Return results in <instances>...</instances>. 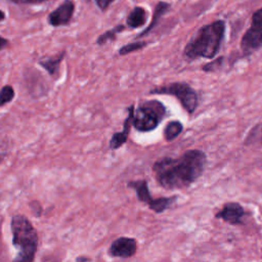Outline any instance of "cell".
I'll list each match as a JSON object with an SVG mask.
<instances>
[{"label":"cell","instance_id":"obj_2","mask_svg":"<svg viewBox=\"0 0 262 262\" xmlns=\"http://www.w3.org/2000/svg\"><path fill=\"white\" fill-rule=\"evenodd\" d=\"M224 33L225 24L220 19L202 27L186 44L184 55L189 59L215 57L219 52Z\"/></svg>","mask_w":262,"mask_h":262},{"label":"cell","instance_id":"obj_8","mask_svg":"<svg viewBox=\"0 0 262 262\" xmlns=\"http://www.w3.org/2000/svg\"><path fill=\"white\" fill-rule=\"evenodd\" d=\"M137 249L136 239L121 236L113 242L110 247V255L119 258H130L135 255Z\"/></svg>","mask_w":262,"mask_h":262},{"label":"cell","instance_id":"obj_3","mask_svg":"<svg viewBox=\"0 0 262 262\" xmlns=\"http://www.w3.org/2000/svg\"><path fill=\"white\" fill-rule=\"evenodd\" d=\"M10 228L12 245L17 250V255L12 262H33L38 247V233L31 221L24 215L11 218Z\"/></svg>","mask_w":262,"mask_h":262},{"label":"cell","instance_id":"obj_7","mask_svg":"<svg viewBox=\"0 0 262 262\" xmlns=\"http://www.w3.org/2000/svg\"><path fill=\"white\" fill-rule=\"evenodd\" d=\"M245 214L246 212L242 205L235 202H230L225 204L223 208L215 214V217L231 225H237L243 222Z\"/></svg>","mask_w":262,"mask_h":262},{"label":"cell","instance_id":"obj_22","mask_svg":"<svg viewBox=\"0 0 262 262\" xmlns=\"http://www.w3.org/2000/svg\"><path fill=\"white\" fill-rule=\"evenodd\" d=\"M49 0H21L24 3H29V4H40L43 2H47Z\"/></svg>","mask_w":262,"mask_h":262},{"label":"cell","instance_id":"obj_25","mask_svg":"<svg viewBox=\"0 0 262 262\" xmlns=\"http://www.w3.org/2000/svg\"><path fill=\"white\" fill-rule=\"evenodd\" d=\"M9 1H11V2H13V3H19V2H21V0H9Z\"/></svg>","mask_w":262,"mask_h":262},{"label":"cell","instance_id":"obj_5","mask_svg":"<svg viewBox=\"0 0 262 262\" xmlns=\"http://www.w3.org/2000/svg\"><path fill=\"white\" fill-rule=\"evenodd\" d=\"M150 94H168L175 96L188 114H192L198 106L196 92L188 84L183 82H175L155 88L150 90Z\"/></svg>","mask_w":262,"mask_h":262},{"label":"cell","instance_id":"obj_21","mask_svg":"<svg viewBox=\"0 0 262 262\" xmlns=\"http://www.w3.org/2000/svg\"><path fill=\"white\" fill-rule=\"evenodd\" d=\"M100 10H105L115 0H94Z\"/></svg>","mask_w":262,"mask_h":262},{"label":"cell","instance_id":"obj_18","mask_svg":"<svg viewBox=\"0 0 262 262\" xmlns=\"http://www.w3.org/2000/svg\"><path fill=\"white\" fill-rule=\"evenodd\" d=\"M145 45H146V43H145V42H142V41H141V42H138V41L132 42V43H129V44H127V45L121 47L120 50H119V53H120L121 55H126V54H129V53L133 52V51L142 49Z\"/></svg>","mask_w":262,"mask_h":262},{"label":"cell","instance_id":"obj_19","mask_svg":"<svg viewBox=\"0 0 262 262\" xmlns=\"http://www.w3.org/2000/svg\"><path fill=\"white\" fill-rule=\"evenodd\" d=\"M252 26L262 33V8L254 12L252 16Z\"/></svg>","mask_w":262,"mask_h":262},{"label":"cell","instance_id":"obj_9","mask_svg":"<svg viewBox=\"0 0 262 262\" xmlns=\"http://www.w3.org/2000/svg\"><path fill=\"white\" fill-rule=\"evenodd\" d=\"M74 3L71 0H66L48 16V23L53 27L64 26L69 24L74 13Z\"/></svg>","mask_w":262,"mask_h":262},{"label":"cell","instance_id":"obj_11","mask_svg":"<svg viewBox=\"0 0 262 262\" xmlns=\"http://www.w3.org/2000/svg\"><path fill=\"white\" fill-rule=\"evenodd\" d=\"M133 115H134V106L131 105L128 108V117L126 118V120L124 122L123 131L114 133L113 137L110 140V147L112 149H117V148L121 147L127 141V138H128V135H129V132L131 129L132 121H133Z\"/></svg>","mask_w":262,"mask_h":262},{"label":"cell","instance_id":"obj_1","mask_svg":"<svg viewBox=\"0 0 262 262\" xmlns=\"http://www.w3.org/2000/svg\"><path fill=\"white\" fill-rule=\"evenodd\" d=\"M206 154L189 149L178 158H163L152 165L159 184L166 189H181L191 185L203 174Z\"/></svg>","mask_w":262,"mask_h":262},{"label":"cell","instance_id":"obj_12","mask_svg":"<svg viewBox=\"0 0 262 262\" xmlns=\"http://www.w3.org/2000/svg\"><path fill=\"white\" fill-rule=\"evenodd\" d=\"M145 21L146 13L145 10L140 6L134 7L127 17V26L130 28H139L143 26Z\"/></svg>","mask_w":262,"mask_h":262},{"label":"cell","instance_id":"obj_14","mask_svg":"<svg viewBox=\"0 0 262 262\" xmlns=\"http://www.w3.org/2000/svg\"><path fill=\"white\" fill-rule=\"evenodd\" d=\"M183 130V125L179 121H170L165 129H164V136L167 141H172L177 138Z\"/></svg>","mask_w":262,"mask_h":262},{"label":"cell","instance_id":"obj_24","mask_svg":"<svg viewBox=\"0 0 262 262\" xmlns=\"http://www.w3.org/2000/svg\"><path fill=\"white\" fill-rule=\"evenodd\" d=\"M4 18H5V14H4V12H3V11H1V10H0V21H1V20H3Z\"/></svg>","mask_w":262,"mask_h":262},{"label":"cell","instance_id":"obj_10","mask_svg":"<svg viewBox=\"0 0 262 262\" xmlns=\"http://www.w3.org/2000/svg\"><path fill=\"white\" fill-rule=\"evenodd\" d=\"M262 46V33L256 28L251 26L247 32L244 34L241 47L246 54H251L255 50L259 49Z\"/></svg>","mask_w":262,"mask_h":262},{"label":"cell","instance_id":"obj_23","mask_svg":"<svg viewBox=\"0 0 262 262\" xmlns=\"http://www.w3.org/2000/svg\"><path fill=\"white\" fill-rule=\"evenodd\" d=\"M7 44H8V40L5 39V38L0 37V50L3 49L5 46H7Z\"/></svg>","mask_w":262,"mask_h":262},{"label":"cell","instance_id":"obj_17","mask_svg":"<svg viewBox=\"0 0 262 262\" xmlns=\"http://www.w3.org/2000/svg\"><path fill=\"white\" fill-rule=\"evenodd\" d=\"M14 97V90L11 86L6 85L0 90V106L8 103Z\"/></svg>","mask_w":262,"mask_h":262},{"label":"cell","instance_id":"obj_16","mask_svg":"<svg viewBox=\"0 0 262 262\" xmlns=\"http://www.w3.org/2000/svg\"><path fill=\"white\" fill-rule=\"evenodd\" d=\"M125 29V27L123 25H119L117 27H115L114 29L112 30H108L106 31L105 33H103L102 35H100L98 38H97V44L98 45H102L104 43H106L107 41L110 40H114L116 38V35L118 33H120L121 31H123Z\"/></svg>","mask_w":262,"mask_h":262},{"label":"cell","instance_id":"obj_4","mask_svg":"<svg viewBox=\"0 0 262 262\" xmlns=\"http://www.w3.org/2000/svg\"><path fill=\"white\" fill-rule=\"evenodd\" d=\"M165 114L166 108L160 101H145L134 111L132 125L140 132L152 131L159 126Z\"/></svg>","mask_w":262,"mask_h":262},{"label":"cell","instance_id":"obj_13","mask_svg":"<svg viewBox=\"0 0 262 262\" xmlns=\"http://www.w3.org/2000/svg\"><path fill=\"white\" fill-rule=\"evenodd\" d=\"M169 9H170V4H168V3H166V2H159V3L157 4L156 8H155L154 16H152V20H151L150 25H149L143 32H141V34H139V35L137 36V38H140V37L145 36L146 34H148V32H150V30H152V29L157 26V24H158L159 19L161 18V16L164 15Z\"/></svg>","mask_w":262,"mask_h":262},{"label":"cell","instance_id":"obj_15","mask_svg":"<svg viewBox=\"0 0 262 262\" xmlns=\"http://www.w3.org/2000/svg\"><path fill=\"white\" fill-rule=\"evenodd\" d=\"M63 54L64 52H62L59 56L57 57H47V58H43L39 60V63L50 74V75H54L56 74L58 68H59V63L63 58Z\"/></svg>","mask_w":262,"mask_h":262},{"label":"cell","instance_id":"obj_6","mask_svg":"<svg viewBox=\"0 0 262 262\" xmlns=\"http://www.w3.org/2000/svg\"><path fill=\"white\" fill-rule=\"evenodd\" d=\"M128 186L133 188L136 191L137 198L140 202H143L148 205L149 209L156 213H162L167 210L176 200V196L170 198H158L154 199L148 190L147 182L144 179L134 180L128 182Z\"/></svg>","mask_w":262,"mask_h":262},{"label":"cell","instance_id":"obj_20","mask_svg":"<svg viewBox=\"0 0 262 262\" xmlns=\"http://www.w3.org/2000/svg\"><path fill=\"white\" fill-rule=\"evenodd\" d=\"M221 61H222V58L215 59L213 62H210V63L206 64L204 67V71H206V72H213V71H215L218 67L221 66V63H220Z\"/></svg>","mask_w":262,"mask_h":262}]
</instances>
